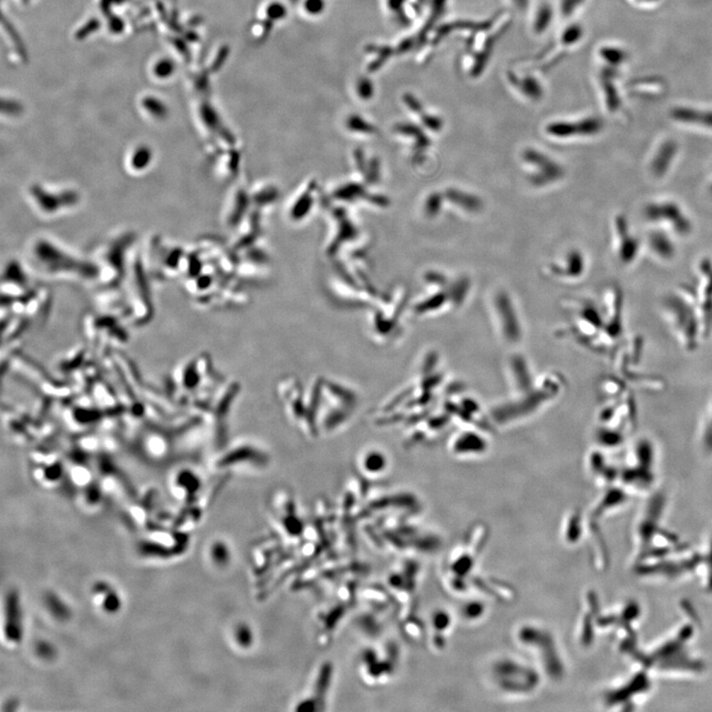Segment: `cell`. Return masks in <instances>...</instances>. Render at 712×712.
<instances>
[{"label":"cell","instance_id":"obj_1","mask_svg":"<svg viewBox=\"0 0 712 712\" xmlns=\"http://www.w3.org/2000/svg\"><path fill=\"white\" fill-rule=\"evenodd\" d=\"M663 311L679 346L689 352L696 351L706 337L698 302L684 294L672 295L665 300Z\"/></svg>","mask_w":712,"mask_h":712},{"label":"cell","instance_id":"obj_2","mask_svg":"<svg viewBox=\"0 0 712 712\" xmlns=\"http://www.w3.org/2000/svg\"><path fill=\"white\" fill-rule=\"evenodd\" d=\"M647 221L657 229L673 235V237H688L693 230L691 218L676 201L671 199L654 200L644 208Z\"/></svg>","mask_w":712,"mask_h":712},{"label":"cell","instance_id":"obj_3","mask_svg":"<svg viewBox=\"0 0 712 712\" xmlns=\"http://www.w3.org/2000/svg\"><path fill=\"white\" fill-rule=\"evenodd\" d=\"M523 160L528 170V180L535 187H545L564 177L562 165L542 151L527 148L523 151Z\"/></svg>","mask_w":712,"mask_h":712},{"label":"cell","instance_id":"obj_4","mask_svg":"<svg viewBox=\"0 0 712 712\" xmlns=\"http://www.w3.org/2000/svg\"><path fill=\"white\" fill-rule=\"evenodd\" d=\"M494 301H495L496 316L500 325L503 339L508 344H517L522 337V329L512 300L507 293L500 292Z\"/></svg>","mask_w":712,"mask_h":712},{"label":"cell","instance_id":"obj_5","mask_svg":"<svg viewBox=\"0 0 712 712\" xmlns=\"http://www.w3.org/2000/svg\"><path fill=\"white\" fill-rule=\"evenodd\" d=\"M614 224V247L619 262L625 265L634 264L641 245L630 232L629 223L624 217L615 218Z\"/></svg>","mask_w":712,"mask_h":712},{"label":"cell","instance_id":"obj_6","mask_svg":"<svg viewBox=\"0 0 712 712\" xmlns=\"http://www.w3.org/2000/svg\"><path fill=\"white\" fill-rule=\"evenodd\" d=\"M679 151L676 144L667 142L650 153L648 171L654 180H662L668 175L675 165Z\"/></svg>","mask_w":712,"mask_h":712},{"label":"cell","instance_id":"obj_7","mask_svg":"<svg viewBox=\"0 0 712 712\" xmlns=\"http://www.w3.org/2000/svg\"><path fill=\"white\" fill-rule=\"evenodd\" d=\"M487 449L485 436L470 428L456 433L450 441V451L457 456L482 455Z\"/></svg>","mask_w":712,"mask_h":712},{"label":"cell","instance_id":"obj_8","mask_svg":"<svg viewBox=\"0 0 712 712\" xmlns=\"http://www.w3.org/2000/svg\"><path fill=\"white\" fill-rule=\"evenodd\" d=\"M599 125L595 121H582V122H553L547 128L548 135L558 139L580 137L590 136L597 133Z\"/></svg>","mask_w":712,"mask_h":712},{"label":"cell","instance_id":"obj_9","mask_svg":"<svg viewBox=\"0 0 712 712\" xmlns=\"http://www.w3.org/2000/svg\"><path fill=\"white\" fill-rule=\"evenodd\" d=\"M5 632L9 641L19 642L22 638L21 607L19 595L15 590L7 595Z\"/></svg>","mask_w":712,"mask_h":712},{"label":"cell","instance_id":"obj_10","mask_svg":"<svg viewBox=\"0 0 712 712\" xmlns=\"http://www.w3.org/2000/svg\"><path fill=\"white\" fill-rule=\"evenodd\" d=\"M673 240L669 233L656 228L647 237L646 245L653 257L666 262L673 259L676 255Z\"/></svg>","mask_w":712,"mask_h":712},{"label":"cell","instance_id":"obj_11","mask_svg":"<svg viewBox=\"0 0 712 712\" xmlns=\"http://www.w3.org/2000/svg\"><path fill=\"white\" fill-rule=\"evenodd\" d=\"M585 262L579 250H572L566 255L563 264H552L550 270L553 274L565 279H579L584 274Z\"/></svg>","mask_w":712,"mask_h":712},{"label":"cell","instance_id":"obj_12","mask_svg":"<svg viewBox=\"0 0 712 712\" xmlns=\"http://www.w3.org/2000/svg\"><path fill=\"white\" fill-rule=\"evenodd\" d=\"M443 195L446 200L453 203L459 209L471 214L479 212L483 208V202L480 197L457 188H448Z\"/></svg>","mask_w":712,"mask_h":712},{"label":"cell","instance_id":"obj_13","mask_svg":"<svg viewBox=\"0 0 712 712\" xmlns=\"http://www.w3.org/2000/svg\"><path fill=\"white\" fill-rule=\"evenodd\" d=\"M698 443L704 457L712 458V397L699 424Z\"/></svg>","mask_w":712,"mask_h":712},{"label":"cell","instance_id":"obj_14","mask_svg":"<svg viewBox=\"0 0 712 712\" xmlns=\"http://www.w3.org/2000/svg\"><path fill=\"white\" fill-rule=\"evenodd\" d=\"M358 465L364 473L370 474V476H378L379 474L381 475L385 472L389 464L383 453L377 450H368L362 454Z\"/></svg>","mask_w":712,"mask_h":712},{"label":"cell","instance_id":"obj_15","mask_svg":"<svg viewBox=\"0 0 712 712\" xmlns=\"http://www.w3.org/2000/svg\"><path fill=\"white\" fill-rule=\"evenodd\" d=\"M45 602H46L47 607H48L49 612L57 619L62 620L69 619L71 612H69V607H66V605L64 604L58 595L49 593L45 597Z\"/></svg>","mask_w":712,"mask_h":712},{"label":"cell","instance_id":"obj_16","mask_svg":"<svg viewBox=\"0 0 712 712\" xmlns=\"http://www.w3.org/2000/svg\"><path fill=\"white\" fill-rule=\"evenodd\" d=\"M444 201L443 193L433 192L428 196L425 203V212L428 217H436L440 213Z\"/></svg>","mask_w":712,"mask_h":712},{"label":"cell","instance_id":"obj_17","mask_svg":"<svg viewBox=\"0 0 712 712\" xmlns=\"http://www.w3.org/2000/svg\"><path fill=\"white\" fill-rule=\"evenodd\" d=\"M211 556L216 564L223 566L229 562L230 554L227 545L223 542H216L211 549Z\"/></svg>","mask_w":712,"mask_h":712},{"label":"cell","instance_id":"obj_18","mask_svg":"<svg viewBox=\"0 0 712 712\" xmlns=\"http://www.w3.org/2000/svg\"><path fill=\"white\" fill-rule=\"evenodd\" d=\"M235 638L243 647H249L252 643V634L247 624H240L235 630Z\"/></svg>","mask_w":712,"mask_h":712},{"label":"cell","instance_id":"obj_19","mask_svg":"<svg viewBox=\"0 0 712 712\" xmlns=\"http://www.w3.org/2000/svg\"><path fill=\"white\" fill-rule=\"evenodd\" d=\"M103 594L105 595V599L103 602L104 609L109 612H117L120 609V599H119L117 594L111 588Z\"/></svg>","mask_w":712,"mask_h":712},{"label":"cell","instance_id":"obj_20","mask_svg":"<svg viewBox=\"0 0 712 712\" xmlns=\"http://www.w3.org/2000/svg\"><path fill=\"white\" fill-rule=\"evenodd\" d=\"M36 650L37 652H38L40 657L47 660L53 658L54 653H56L54 647L52 646L49 642H39V643L37 644Z\"/></svg>","mask_w":712,"mask_h":712},{"label":"cell","instance_id":"obj_21","mask_svg":"<svg viewBox=\"0 0 712 712\" xmlns=\"http://www.w3.org/2000/svg\"><path fill=\"white\" fill-rule=\"evenodd\" d=\"M708 189H709L708 190L709 194H711V196L712 197V181L711 182V185H709V186H708Z\"/></svg>","mask_w":712,"mask_h":712}]
</instances>
